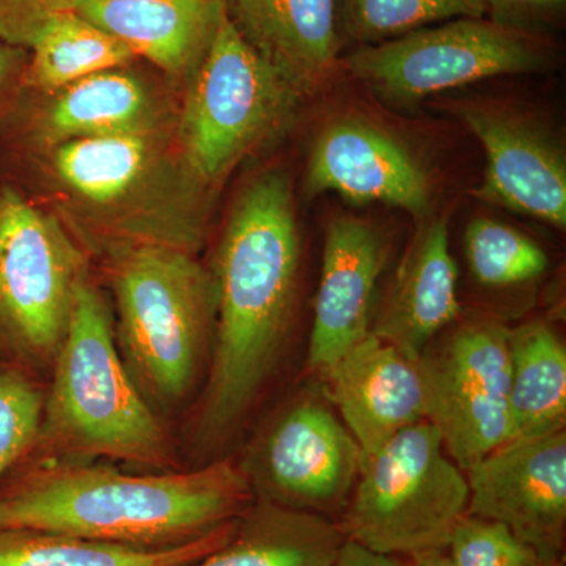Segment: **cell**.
<instances>
[{
	"label": "cell",
	"mask_w": 566,
	"mask_h": 566,
	"mask_svg": "<svg viewBox=\"0 0 566 566\" xmlns=\"http://www.w3.org/2000/svg\"><path fill=\"white\" fill-rule=\"evenodd\" d=\"M44 392L46 382L0 365V480L35 441Z\"/></svg>",
	"instance_id": "obj_27"
},
{
	"label": "cell",
	"mask_w": 566,
	"mask_h": 566,
	"mask_svg": "<svg viewBox=\"0 0 566 566\" xmlns=\"http://www.w3.org/2000/svg\"><path fill=\"white\" fill-rule=\"evenodd\" d=\"M405 566H453L444 551H430V553L417 554L409 557V564Z\"/></svg>",
	"instance_id": "obj_33"
},
{
	"label": "cell",
	"mask_w": 566,
	"mask_h": 566,
	"mask_svg": "<svg viewBox=\"0 0 566 566\" xmlns=\"http://www.w3.org/2000/svg\"><path fill=\"white\" fill-rule=\"evenodd\" d=\"M252 502L230 457L169 472L22 458L0 480V527L161 549L211 534Z\"/></svg>",
	"instance_id": "obj_2"
},
{
	"label": "cell",
	"mask_w": 566,
	"mask_h": 566,
	"mask_svg": "<svg viewBox=\"0 0 566 566\" xmlns=\"http://www.w3.org/2000/svg\"><path fill=\"white\" fill-rule=\"evenodd\" d=\"M334 566H405L398 557L371 553L345 538Z\"/></svg>",
	"instance_id": "obj_32"
},
{
	"label": "cell",
	"mask_w": 566,
	"mask_h": 566,
	"mask_svg": "<svg viewBox=\"0 0 566 566\" xmlns=\"http://www.w3.org/2000/svg\"><path fill=\"white\" fill-rule=\"evenodd\" d=\"M31 158L54 214L88 256L202 248L214 193L182 158L175 126L65 142Z\"/></svg>",
	"instance_id": "obj_3"
},
{
	"label": "cell",
	"mask_w": 566,
	"mask_h": 566,
	"mask_svg": "<svg viewBox=\"0 0 566 566\" xmlns=\"http://www.w3.org/2000/svg\"><path fill=\"white\" fill-rule=\"evenodd\" d=\"M303 102L245 43L223 0L210 46L189 77L177 115L182 158L216 193L244 159L289 133Z\"/></svg>",
	"instance_id": "obj_6"
},
{
	"label": "cell",
	"mask_w": 566,
	"mask_h": 566,
	"mask_svg": "<svg viewBox=\"0 0 566 566\" xmlns=\"http://www.w3.org/2000/svg\"><path fill=\"white\" fill-rule=\"evenodd\" d=\"M457 290L458 268L450 252L447 221L427 219L398 264L370 333L417 360L457 322L461 311Z\"/></svg>",
	"instance_id": "obj_19"
},
{
	"label": "cell",
	"mask_w": 566,
	"mask_h": 566,
	"mask_svg": "<svg viewBox=\"0 0 566 566\" xmlns=\"http://www.w3.org/2000/svg\"><path fill=\"white\" fill-rule=\"evenodd\" d=\"M81 0H0V40L31 50L41 29L65 11H74Z\"/></svg>",
	"instance_id": "obj_29"
},
{
	"label": "cell",
	"mask_w": 566,
	"mask_h": 566,
	"mask_svg": "<svg viewBox=\"0 0 566 566\" xmlns=\"http://www.w3.org/2000/svg\"><path fill=\"white\" fill-rule=\"evenodd\" d=\"M178 457L169 428L123 364L111 305L88 274L46 381L35 441L22 458L169 472L180 469Z\"/></svg>",
	"instance_id": "obj_4"
},
{
	"label": "cell",
	"mask_w": 566,
	"mask_h": 566,
	"mask_svg": "<svg viewBox=\"0 0 566 566\" xmlns=\"http://www.w3.org/2000/svg\"><path fill=\"white\" fill-rule=\"evenodd\" d=\"M386 245L370 223L338 218L327 227L307 367L324 375L370 334Z\"/></svg>",
	"instance_id": "obj_17"
},
{
	"label": "cell",
	"mask_w": 566,
	"mask_h": 566,
	"mask_svg": "<svg viewBox=\"0 0 566 566\" xmlns=\"http://www.w3.org/2000/svg\"><path fill=\"white\" fill-rule=\"evenodd\" d=\"M39 96L40 102L24 107L14 120V136L29 155L65 142L158 132L177 125L170 103L125 66L99 71Z\"/></svg>",
	"instance_id": "obj_13"
},
{
	"label": "cell",
	"mask_w": 566,
	"mask_h": 566,
	"mask_svg": "<svg viewBox=\"0 0 566 566\" xmlns=\"http://www.w3.org/2000/svg\"><path fill=\"white\" fill-rule=\"evenodd\" d=\"M464 471L442 436L420 420L363 458L348 504L335 523L346 539L390 557L444 551L468 513Z\"/></svg>",
	"instance_id": "obj_7"
},
{
	"label": "cell",
	"mask_w": 566,
	"mask_h": 566,
	"mask_svg": "<svg viewBox=\"0 0 566 566\" xmlns=\"http://www.w3.org/2000/svg\"><path fill=\"white\" fill-rule=\"evenodd\" d=\"M485 14L483 0H338L342 33L365 46L400 39L431 24Z\"/></svg>",
	"instance_id": "obj_25"
},
{
	"label": "cell",
	"mask_w": 566,
	"mask_h": 566,
	"mask_svg": "<svg viewBox=\"0 0 566 566\" xmlns=\"http://www.w3.org/2000/svg\"><path fill=\"white\" fill-rule=\"evenodd\" d=\"M527 33L483 18H458L353 52L346 66L382 102L411 106L450 88L546 65Z\"/></svg>",
	"instance_id": "obj_9"
},
{
	"label": "cell",
	"mask_w": 566,
	"mask_h": 566,
	"mask_svg": "<svg viewBox=\"0 0 566 566\" xmlns=\"http://www.w3.org/2000/svg\"><path fill=\"white\" fill-rule=\"evenodd\" d=\"M102 262L114 296L115 345L126 370L158 415L178 408L210 364L211 270L192 253L158 245L125 249Z\"/></svg>",
	"instance_id": "obj_5"
},
{
	"label": "cell",
	"mask_w": 566,
	"mask_h": 566,
	"mask_svg": "<svg viewBox=\"0 0 566 566\" xmlns=\"http://www.w3.org/2000/svg\"><path fill=\"white\" fill-rule=\"evenodd\" d=\"M512 439L558 433L566 424V349L549 324L510 329ZM510 439V441H512Z\"/></svg>",
	"instance_id": "obj_22"
},
{
	"label": "cell",
	"mask_w": 566,
	"mask_h": 566,
	"mask_svg": "<svg viewBox=\"0 0 566 566\" xmlns=\"http://www.w3.org/2000/svg\"><path fill=\"white\" fill-rule=\"evenodd\" d=\"M542 566H565V564L562 558H556V560L543 562Z\"/></svg>",
	"instance_id": "obj_34"
},
{
	"label": "cell",
	"mask_w": 566,
	"mask_h": 566,
	"mask_svg": "<svg viewBox=\"0 0 566 566\" xmlns=\"http://www.w3.org/2000/svg\"><path fill=\"white\" fill-rule=\"evenodd\" d=\"M453 566H542L534 547L504 524L471 515L461 517L446 549Z\"/></svg>",
	"instance_id": "obj_28"
},
{
	"label": "cell",
	"mask_w": 566,
	"mask_h": 566,
	"mask_svg": "<svg viewBox=\"0 0 566 566\" xmlns=\"http://www.w3.org/2000/svg\"><path fill=\"white\" fill-rule=\"evenodd\" d=\"M226 9L245 43L304 99L334 76L338 0H226Z\"/></svg>",
	"instance_id": "obj_18"
},
{
	"label": "cell",
	"mask_w": 566,
	"mask_h": 566,
	"mask_svg": "<svg viewBox=\"0 0 566 566\" xmlns=\"http://www.w3.org/2000/svg\"><path fill=\"white\" fill-rule=\"evenodd\" d=\"M305 191L335 192L356 203H386L422 218L431 186L423 167L400 142L356 118L327 126L315 140Z\"/></svg>",
	"instance_id": "obj_15"
},
{
	"label": "cell",
	"mask_w": 566,
	"mask_h": 566,
	"mask_svg": "<svg viewBox=\"0 0 566 566\" xmlns=\"http://www.w3.org/2000/svg\"><path fill=\"white\" fill-rule=\"evenodd\" d=\"M465 515L504 524L543 562L562 558L566 534V431L512 439L464 471Z\"/></svg>",
	"instance_id": "obj_12"
},
{
	"label": "cell",
	"mask_w": 566,
	"mask_h": 566,
	"mask_svg": "<svg viewBox=\"0 0 566 566\" xmlns=\"http://www.w3.org/2000/svg\"><path fill=\"white\" fill-rule=\"evenodd\" d=\"M363 452L326 395L283 405L238 460L256 501L337 521L359 476Z\"/></svg>",
	"instance_id": "obj_10"
},
{
	"label": "cell",
	"mask_w": 566,
	"mask_h": 566,
	"mask_svg": "<svg viewBox=\"0 0 566 566\" xmlns=\"http://www.w3.org/2000/svg\"><path fill=\"white\" fill-rule=\"evenodd\" d=\"M465 256L475 281L495 289L535 281L549 266L545 251L527 234L485 218L469 223Z\"/></svg>",
	"instance_id": "obj_26"
},
{
	"label": "cell",
	"mask_w": 566,
	"mask_h": 566,
	"mask_svg": "<svg viewBox=\"0 0 566 566\" xmlns=\"http://www.w3.org/2000/svg\"><path fill=\"white\" fill-rule=\"evenodd\" d=\"M509 334L497 319H469L420 354L427 420L461 471L512 439Z\"/></svg>",
	"instance_id": "obj_11"
},
{
	"label": "cell",
	"mask_w": 566,
	"mask_h": 566,
	"mask_svg": "<svg viewBox=\"0 0 566 566\" xmlns=\"http://www.w3.org/2000/svg\"><path fill=\"white\" fill-rule=\"evenodd\" d=\"M223 0H81L76 13L150 61L189 81L210 46Z\"/></svg>",
	"instance_id": "obj_20"
},
{
	"label": "cell",
	"mask_w": 566,
	"mask_h": 566,
	"mask_svg": "<svg viewBox=\"0 0 566 566\" xmlns=\"http://www.w3.org/2000/svg\"><path fill=\"white\" fill-rule=\"evenodd\" d=\"M31 50L20 87L39 93L57 91L99 71L123 69L136 59L120 40L76 11L52 18L33 40Z\"/></svg>",
	"instance_id": "obj_24"
},
{
	"label": "cell",
	"mask_w": 566,
	"mask_h": 566,
	"mask_svg": "<svg viewBox=\"0 0 566 566\" xmlns=\"http://www.w3.org/2000/svg\"><path fill=\"white\" fill-rule=\"evenodd\" d=\"M25 65H28L25 50L11 46V44L0 40V107L3 106L17 85H21Z\"/></svg>",
	"instance_id": "obj_31"
},
{
	"label": "cell",
	"mask_w": 566,
	"mask_h": 566,
	"mask_svg": "<svg viewBox=\"0 0 566 566\" xmlns=\"http://www.w3.org/2000/svg\"><path fill=\"white\" fill-rule=\"evenodd\" d=\"M323 379L324 395L337 408L363 458L374 455L411 424L427 420L419 359L375 334L346 352Z\"/></svg>",
	"instance_id": "obj_16"
},
{
	"label": "cell",
	"mask_w": 566,
	"mask_h": 566,
	"mask_svg": "<svg viewBox=\"0 0 566 566\" xmlns=\"http://www.w3.org/2000/svg\"><path fill=\"white\" fill-rule=\"evenodd\" d=\"M300 256L292 181L283 170H268L238 196L212 264L214 335L189 424V444L202 460L240 433L277 370Z\"/></svg>",
	"instance_id": "obj_1"
},
{
	"label": "cell",
	"mask_w": 566,
	"mask_h": 566,
	"mask_svg": "<svg viewBox=\"0 0 566 566\" xmlns=\"http://www.w3.org/2000/svg\"><path fill=\"white\" fill-rule=\"evenodd\" d=\"M237 520L188 545L161 549L112 545L32 528L0 527V566H189L222 546Z\"/></svg>",
	"instance_id": "obj_23"
},
{
	"label": "cell",
	"mask_w": 566,
	"mask_h": 566,
	"mask_svg": "<svg viewBox=\"0 0 566 566\" xmlns=\"http://www.w3.org/2000/svg\"><path fill=\"white\" fill-rule=\"evenodd\" d=\"M344 542L333 520L253 499L229 539L189 566H334Z\"/></svg>",
	"instance_id": "obj_21"
},
{
	"label": "cell",
	"mask_w": 566,
	"mask_h": 566,
	"mask_svg": "<svg viewBox=\"0 0 566 566\" xmlns=\"http://www.w3.org/2000/svg\"><path fill=\"white\" fill-rule=\"evenodd\" d=\"M88 255L57 216L0 193V365L48 381Z\"/></svg>",
	"instance_id": "obj_8"
},
{
	"label": "cell",
	"mask_w": 566,
	"mask_h": 566,
	"mask_svg": "<svg viewBox=\"0 0 566 566\" xmlns=\"http://www.w3.org/2000/svg\"><path fill=\"white\" fill-rule=\"evenodd\" d=\"M493 22L512 31L527 33L564 9L565 0H483Z\"/></svg>",
	"instance_id": "obj_30"
},
{
	"label": "cell",
	"mask_w": 566,
	"mask_h": 566,
	"mask_svg": "<svg viewBox=\"0 0 566 566\" xmlns=\"http://www.w3.org/2000/svg\"><path fill=\"white\" fill-rule=\"evenodd\" d=\"M461 117L486 153L475 196L551 223L566 226V164L556 142L515 112L469 104Z\"/></svg>",
	"instance_id": "obj_14"
}]
</instances>
